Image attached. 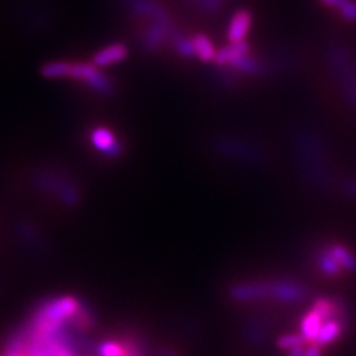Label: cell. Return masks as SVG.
Returning a JSON list of instances; mask_svg holds the SVG:
<instances>
[{
    "instance_id": "cell-1",
    "label": "cell",
    "mask_w": 356,
    "mask_h": 356,
    "mask_svg": "<svg viewBox=\"0 0 356 356\" xmlns=\"http://www.w3.org/2000/svg\"><path fill=\"white\" fill-rule=\"evenodd\" d=\"M300 173L312 189L324 192L331 187V169L320 134L312 128H300L294 138Z\"/></svg>"
},
{
    "instance_id": "cell-2",
    "label": "cell",
    "mask_w": 356,
    "mask_h": 356,
    "mask_svg": "<svg viewBox=\"0 0 356 356\" xmlns=\"http://www.w3.org/2000/svg\"><path fill=\"white\" fill-rule=\"evenodd\" d=\"M227 294L236 303L275 301L281 305H297L309 297V290L297 281L267 279L235 283Z\"/></svg>"
},
{
    "instance_id": "cell-3",
    "label": "cell",
    "mask_w": 356,
    "mask_h": 356,
    "mask_svg": "<svg viewBox=\"0 0 356 356\" xmlns=\"http://www.w3.org/2000/svg\"><path fill=\"white\" fill-rule=\"evenodd\" d=\"M327 64L340 85L346 101L356 110V61L343 44L331 43L325 51Z\"/></svg>"
},
{
    "instance_id": "cell-4",
    "label": "cell",
    "mask_w": 356,
    "mask_h": 356,
    "mask_svg": "<svg viewBox=\"0 0 356 356\" xmlns=\"http://www.w3.org/2000/svg\"><path fill=\"white\" fill-rule=\"evenodd\" d=\"M216 153L244 165H262L266 151L258 142L236 136H221L212 142Z\"/></svg>"
},
{
    "instance_id": "cell-5",
    "label": "cell",
    "mask_w": 356,
    "mask_h": 356,
    "mask_svg": "<svg viewBox=\"0 0 356 356\" xmlns=\"http://www.w3.org/2000/svg\"><path fill=\"white\" fill-rule=\"evenodd\" d=\"M251 12L246 11V9H239L233 14V16L230 18L229 27H227V39L230 43H238L244 42L245 38L251 29Z\"/></svg>"
},
{
    "instance_id": "cell-6",
    "label": "cell",
    "mask_w": 356,
    "mask_h": 356,
    "mask_svg": "<svg viewBox=\"0 0 356 356\" xmlns=\"http://www.w3.org/2000/svg\"><path fill=\"white\" fill-rule=\"evenodd\" d=\"M92 146L101 151L104 155H118L119 153V142L116 136L107 128H97L91 134Z\"/></svg>"
},
{
    "instance_id": "cell-7",
    "label": "cell",
    "mask_w": 356,
    "mask_h": 356,
    "mask_svg": "<svg viewBox=\"0 0 356 356\" xmlns=\"http://www.w3.org/2000/svg\"><path fill=\"white\" fill-rule=\"evenodd\" d=\"M324 318L320 316L315 309H310L307 314L303 316L300 322V334L307 343H315L316 337L324 325Z\"/></svg>"
},
{
    "instance_id": "cell-8",
    "label": "cell",
    "mask_w": 356,
    "mask_h": 356,
    "mask_svg": "<svg viewBox=\"0 0 356 356\" xmlns=\"http://www.w3.org/2000/svg\"><path fill=\"white\" fill-rule=\"evenodd\" d=\"M128 55V49L125 44L116 43V44H110L104 49H101L98 53H95L94 57V64L97 67H105V66H113L116 62H120Z\"/></svg>"
},
{
    "instance_id": "cell-9",
    "label": "cell",
    "mask_w": 356,
    "mask_h": 356,
    "mask_svg": "<svg viewBox=\"0 0 356 356\" xmlns=\"http://www.w3.org/2000/svg\"><path fill=\"white\" fill-rule=\"evenodd\" d=\"M344 327H346V324L337 318L324 320V325H322V328H320V331L315 340V344L324 347V346L334 343L337 338L343 334Z\"/></svg>"
},
{
    "instance_id": "cell-10",
    "label": "cell",
    "mask_w": 356,
    "mask_h": 356,
    "mask_svg": "<svg viewBox=\"0 0 356 356\" xmlns=\"http://www.w3.org/2000/svg\"><path fill=\"white\" fill-rule=\"evenodd\" d=\"M229 68L236 71L238 75H246V76H262L266 71L264 61L251 57L249 53L248 55L240 57Z\"/></svg>"
},
{
    "instance_id": "cell-11",
    "label": "cell",
    "mask_w": 356,
    "mask_h": 356,
    "mask_svg": "<svg viewBox=\"0 0 356 356\" xmlns=\"http://www.w3.org/2000/svg\"><path fill=\"white\" fill-rule=\"evenodd\" d=\"M137 343L134 342H118V340H105L98 344V356H129Z\"/></svg>"
},
{
    "instance_id": "cell-12",
    "label": "cell",
    "mask_w": 356,
    "mask_h": 356,
    "mask_svg": "<svg viewBox=\"0 0 356 356\" xmlns=\"http://www.w3.org/2000/svg\"><path fill=\"white\" fill-rule=\"evenodd\" d=\"M328 251L335 258L337 263L342 266L344 272H356V255L351 251L349 248L340 244H333L328 246Z\"/></svg>"
},
{
    "instance_id": "cell-13",
    "label": "cell",
    "mask_w": 356,
    "mask_h": 356,
    "mask_svg": "<svg viewBox=\"0 0 356 356\" xmlns=\"http://www.w3.org/2000/svg\"><path fill=\"white\" fill-rule=\"evenodd\" d=\"M193 39V48H194V57H198L203 62L214 61L216 58L217 49L214 48L212 42L209 38H207L205 34H196Z\"/></svg>"
},
{
    "instance_id": "cell-14",
    "label": "cell",
    "mask_w": 356,
    "mask_h": 356,
    "mask_svg": "<svg viewBox=\"0 0 356 356\" xmlns=\"http://www.w3.org/2000/svg\"><path fill=\"white\" fill-rule=\"evenodd\" d=\"M316 262H318L319 270L322 272L325 276H329V278H335V276H338L342 272H344L342 269V266L338 264L335 258L331 255V253L328 251V248L320 249L318 257H316Z\"/></svg>"
},
{
    "instance_id": "cell-15",
    "label": "cell",
    "mask_w": 356,
    "mask_h": 356,
    "mask_svg": "<svg viewBox=\"0 0 356 356\" xmlns=\"http://www.w3.org/2000/svg\"><path fill=\"white\" fill-rule=\"evenodd\" d=\"M320 3L335 9L343 20L349 23L356 21V0H320Z\"/></svg>"
},
{
    "instance_id": "cell-16",
    "label": "cell",
    "mask_w": 356,
    "mask_h": 356,
    "mask_svg": "<svg viewBox=\"0 0 356 356\" xmlns=\"http://www.w3.org/2000/svg\"><path fill=\"white\" fill-rule=\"evenodd\" d=\"M238 73L231 68H225V67H218V70H216L214 73V82H216L221 89H226V91H230L231 88H235L238 84Z\"/></svg>"
},
{
    "instance_id": "cell-17",
    "label": "cell",
    "mask_w": 356,
    "mask_h": 356,
    "mask_svg": "<svg viewBox=\"0 0 356 356\" xmlns=\"http://www.w3.org/2000/svg\"><path fill=\"white\" fill-rule=\"evenodd\" d=\"M71 64L67 61H53L48 62L47 66L42 68L43 76L49 79H58V77H70Z\"/></svg>"
},
{
    "instance_id": "cell-18",
    "label": "cell",
    "mask_w": 356,
    "mask_h": 356,
    "mask_svg": "<svg viewBox=\"0 0 356 356\" xmlns=\"http://www.w3.org/2000/svg\"><path fill=\"white\" fill-rule=\"evenodd\" d=\"M276 344H278V347L282 351H291V349H294V347L306 346L309 343L305 340V338H303L301 334H285L278 338Z\"/></svg>"
},
{
    "instance_id": "cell-19",
    "label": "cell",
    "mask_w": 356,
    "mask_h": 356,
    "mask_svg": "<svg viewBox=\"0 0 356 356\" xmlns=\"http://www.w3.org/2000/svg\"><path fill=\"white\" fill-rule=\"evenodd\" d=\"M342 190L346 196H349L352 199H356V178L347 177L342 183Z\"/></svg>"
},
{
    "instance_id": "cell-20",
    "label": "cell",
    "mask_w": 356,
    "mask_h": 356,
    "mask_svg": "<svg viewBox=\"0 0 356 356\" xmlns=\"http://www.w3.org/2000/svg\"><path fill=\"white\" fill-rule=\"evenodd\" d=\"M305 356H322V347L315 343H309L305 347Z\"/></svg>"
},
{
    "instance_id": "cell-21",
    "label": "cell",
    "mask_w": 356,
    "mask_h": 356,
    "mask_svg": "<svg viewBox=\"0 0 356 356\" xmlns=\"http://www.w3.org/2000/svg\"><path fill=\"white\" fill-rule=\"evenodd\" d=\"M305 347H306V346L294 347V349L288 351V356H305Z\"/></svg>"
},
{
    "instance_id": "cell-22",
    "label": "cell",
    "mask_w": 356,
    "mask_h": 356,
    "mask_svg": "<svg viewBox=\"0 0 356 356\" xmlns=\"http://www.w3.org/2000/svg\"><path fill=\"white\" fill-rule=\"evenodd\" d=\"M160 356H177V355L173 353V352H162V353H160Z\"/></svg>"
}]
</instances>
